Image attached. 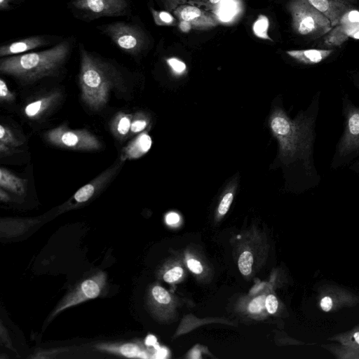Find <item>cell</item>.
Segmentation results:
<instances>
[{
    "instance_id": "obj_1",
    "label": "cell",
    "mask_w": 359,
    "mask_h": 359,
    "mask_svg": "<svg viewBox=\"0 0 359 359\" xmlns=\"http://www.w3.org/2000/svg\"><path fill=\"white\" fill-rule=\"evenodd\" d=\"M320 95L317 91L308 107L294 118L281 108L276 109L270 118L271 130L279 144L278 160L299 192L313 189L321 182L314 159Z\"/></svg>"
},
{
    "instance_id": "obj_2",
    "label": "cell",
    "mask_w": 359,
    "mask_h": 359,
    "mask_svg": "<svg viewBox=\"0 0 359 359\" xmlns=\"http://www.w3.org/2000/svg\"><path fill=\"white\" fill-rule=\"evenodd\" d=\"M70 48L66 40L43 51L6 57L0 61V72L23 83L54 76L65 63Z\"/></svg>"
},
{
    "instance_id": "obj_3",
    "label": "cell",
    "mask_w": 359,
    "mask_h": 359,
    "mask_svg": "<svg viewBox=\"0 0 359 359\" xmlns=\"http://www.w3.org/2000/svg\"><path fill=\"white\" fill-rule=\"evenodd\" d=\"M79 86L83 102L93 111L107 103L111 90L121 81L117 69L109 62L80 46Z\"/></svg>"
},
{
    "instance_id": "obj_4",
    "label": "cell",
    "mask_w": 359,
    "mask_h": 359,
    "mask_svg": "<svg viewBox=\"0 0 359 359\" xmlns=\"http://www.w3.org/2000/svg\"><path fill=\"white\" fill-rule=\"evenodd\" d=\"M341 114L344 127L330 163L332 170L348 166L359 157V106L347 93L341 97Z\"/></svg>"
},
{
    "instance_id": "obj_5",
    "label": "cell",
    "mask_w": 359,
    "mask_h": 359,
    "mask_svg": "<svg viewBox=\"0 0 359 359\" xmlns=\"http://www.w3.org/2000/svg\"><path fill=\"white\" fill-rule=\"evenodd\" d=\"M286 8L292 29L298 35L317 39L332 28L330 20L307 0H287Z\"/></svg>"
},
{
    "instance_id": "obj_6",
    "label": "cell",
    "mask_w": 359,
    "mask_h": 359,
    "mask_svg": "<svg viewBox=\"0 0 359 359\" xmlns=\"http://www.w3.org/2000/svg\"><path fill=\"white\" fill-rule=\"evenodd\" d=\"M46 138L51 144L67 149L95 151L102 147L100 140L88 130H72L65 126L48 130Z\"/></svg>"
},
{
    "instance_id": "obj_7",
    "label": "cell",
    "mask_w": 359,
    "mask_h": 359,
    "mask_svg": "<svg viewBox=\"0 0 359 359\" xmlns=\"http://www.w3.org/2000/svg\"><path fill=\"white\" fill-rule=\"evenodd\" d=\"M107 276L103 271H98L81 281L74 287L54 309L48 319L51 321L64 310L79 304L89 299L97 298L107 284Z\"/></svg>"
},
{
    "instance_id": "obj_8",
    "label": "cell",
    "mask_w": 359,
    "mask_h": 359,
    "mask_svg": "<svg viewBox=\"0 0 359 359\" xmlns=\"http://www.w3.org/2000/svg\"><path fill=\"white\" fill-rule=\"evenodd\" d=\"M101 29L118 48L130 55L138 54L145 47V34L132 24L116 22L101 27Z\"/></svg>"
},
{
    "instance_id": "obj_9",
    "label": "cell",
    "mask_w": 359,
    "mask_h": 359,
    "mask_svg": "<svg viewBox=\"0 0 359 359\" xmlns=\"http://www.w3.org/2000/svg\"><path fill=\"white\" fill-rule=\"evenodd\" d=\"M317 302L321 311L332 313L359 304V296L337 285L324 284L318 287Z\"/></svg>"
},
{
    "instance_id": "obj_10",
    "label": "cell",
    "mask_w": 359,
    "mask_h": 359,
    "mask_svg": "<svg viewBox=\"0 0 359 359\" xmlns=\"http://www.w3.org/2000/svg\"><path fill=\"white\" fill-rule=\"evenodd\" d=\"M72 6L95 18L122 16L126 15L129 9L127 0H74Z\"/></svg>"
},
{
    "instance_id": "obj_11",
    "label": "cell",
    "mask_w": 359,
    "mask_h": 359,
    "mask_svg": "<svg viewBox=\"0 0 359 359\" xmlns=\"http://www.w3.org/2000/svg\"><path fill=\"white\" fill-rule=\"evenodd\" d=\"M123 162H117L81 187L69 201L70 208L84 204L98 194L118 172Z\"/></svg>"
},
{
    "instance_id": "obj_12",
    "label": "cell",
    "mask_w": 359,
    "mask_h": 359,
    "mask_svg": "<svg viewBox=\"0 0 359 359\" xmlns=\"http://www.w3.org/2000/svg\"><path fill=\"white\" fill-rule=\"evenodd\" d=\"M172 13L178 20L190 22L194 29H208L219 24V18L215 13L187 3L179 6Z\"/></svg>"
},
{
    "instance_id": "obj_13",
    "label": "cell",
    "mask_w": 359,
    "mask_h": 359,
    "mask_svg": "<svg viewBox=\"0 0 359 359\" xmlns=\"http://www.w3.org/2000/svg\"><path fill=\"white\" fill-rule=\"evenodd\" d=\"M324 14L332 27L339 25L342 17L351 10L355 0H307Z\"/></svg>"
},
{
    "instance_id": "obj_14",
    "label": "cell",
    "mask_w": 359,
    "mask_h": 359,
    "mask_svg": "<svg viewBox=\"0 0 359 359\" xmlns=\"http://www.w3.org/2000/svg\"><path fill=\"white\" fill-rule=\"evenodd\" d=\"M285 53L299 64L315 65L326 60L334 53V49L310 48L290 50Z\"/></svg>"
},
{
    "instance_id": "obj_15",
    "label": "cell",
    "mask_w": 359,
    "mask_h": 359,
    "mask_svg": "<svg viewBox=\"0 0 359 359\" xmlns=\"http://www.w3.org/2000/svg\"><path fill=\"white\" fill-rule=\"evenodd\" d=\"M152 140L147 132H142L133 139L126 147L121 154V161L133 160L142 157L150 149Z\"/></svg>"
},
{
    "instance_id": "obj_16",
    "label": "cell",
    "mask_w": 359,
    "mask_h": 359,
    "mask_svg": "<svg viewBox=\"0 0 359 359\" xmlns=\"http://www.w3.org/2000/svg\"><path fill=\"white\" fill-rule=\"evenodd\" d=\"M46 43V39L42 36L27 37L1 46L0 48V56L8 57L20 55V53L43 46Z\"/></svg>"
},
{
    "instance_id": "obj_17",
    "label": "cell",
    "mask_w": 359,
    "mask_h": 359,
    "mask_svg": "<svg viewBox=\"0 0 359 359\" xmlns=\"http://www.w3.org/2000/svg\"><path fill=\"white\" fill-rule=\"evenodd\" d=\"M36 219L20 218H1V236L11 238L24 233L31 226L38 223Z\"/></svg>"
},
{
    "instance_id": "obj_18",
    "label": "cell",
    "mask_w": 359,
    "mask_h": 359,
    "mask_svg": "<svg viewBox=\"0 0 359 359\" xmlns=\"http://www.w3.org/2000/svg\"><path fill=\"white\" fill-rule=\"evenodd\" d=\"M97 348L128 358H147V353L136 343L102 344Z\"/></svg>"
},
{
    "instance_id": "obj_19",
    "label": "cell",
    "mask_w": 359,
    "mask_h": 359,
    "mask_svg": "<svg viewBox=\"0 0 359 359\" xmlns=\"http://www.w3.org/2000/svg\"><path fill=\"white\" fill-rule=\"evenodd\" d=\"M0 187L16 195L22 196L26 190V180L15 175L6 168H1Z\"/></svg>"
},
{
    "instance_id": "obj_20",
    "label": "cell",
    "mask_w": 359,
    "mask_h": 359,
    "mask_svg": "<svg viewBox=\"0 0 359 359\" xmlns=\"http://www.w3.org/2000/svg\"><path fill=\"white\" fill-rule=\"evenodd\" d=\"M57 93L47 95L29 103L25 108V115L30 118H37L45 114L55 103Z\"/></svg>"
},
{
    "instance_id": "obj_21",
    "label": "cell",
    "mask_w": 359,
    "mask_h": 359,
    "mask_svg": "<svg viewBox=\"0 0 359 359\" xmlns=\"http://www.w3.org/2000/svg\"><path fill=\"white\" fill-rule=\"evenodd\" d=\"M349 37L350 35L344 26L339 24L333 27L323 36L321 45L323 48L333 49L334 48L340 47Z\"/></svg>"
},
{
    "instance_id": "obj_22",
    "label": "cell",
    "mask_w": 359,
    "mask_h": 359,
    "mask_svg": "<svg viewBox=\"0 0 359 359\" xmlns=\"http://www.w3.org/2000/svg\"><path fill=\"white\" fill-rule=\"evenodd\" d=\"M133 117L132 114L124 112H119L114 116L111 123V130L116 138L123 140L128 136Z\"/></svg>"
},
{
    "instance_id": "obj_23",
    "label": "cell",
    "mask_w": 359,
    "mask_h": 359,
    "mask_svg": "<svg viewBox=\"0 0 359 359\" xmlns=\"http://www.w3.org/2000/svg\"><path fill=\"white\" fill-rule=\"evenodd\" d=\"M322 347L329 351L337 359H359V348L347 344H329Z\"/></svg>"
},
{
    "instance_id": "obj_24",
    "label": "cell",
    "mask_w": 359,
    "mask_h": 359,
    "mask_svg": "<svg viewBox=\"0 0 359 359\" xmlns=\"http://www.w3.org/2000/svg\"><path fill=\"white\" fill-rule=\"evenodd\" d=\"M328 340L359 348V324L351 330L330 337Z\"/></svg>"
},
{
    "instance_id": "obj_25",
    "label": "cell",
    "mask_w": 359,
    "mask_h": 359,
    "mask_svg": "<svg viewBox=\"0 0 359 359\" xmlns=\"http://www.w3.org/2000/svg\"><path fill=\"white\" fill-rule=\"evenodd\" d=\"M154 21L158 26H177L179 20L168 11H157L150 8Z\"/></svg>"
},
{
    "instance_id": "obj_26",
    "label": "cell",
    "mask_w": 359,
    "mask_h": 359,
    "mask_svg": "<svg viewBox=\"0 0 359 359\" xmlns=\"http://www.w3.org/2000/svg\"><path fill=\"white\" fill-rule=\"evenodd\" d=\"M269 20L265 15H259L252 26V30L257 36L272 41L268 34Z\"/></svg>"
},
{
    "instance_id": "obj_27",
    "label": "cell",
    "mask_w": 359,
    "mask_h": 359,
    "mask_svg": "<svg viewBox=\"0 0 359 359\" xmlns=\"http://www.w3.org/2000/svg\"><path fill=\"white\" fill-rule=\"evenodd\" d=\"M0 142L13 147H19L22 144L9 128L3 125L0 126Z\"/></svg>"
},
{
    "instance_id": "obj_28",
    "label": "cell",
    "mask_w": 359,
    "mask_h": 359,
    "mask_svg": "<svg viewBox=\"0 0 359 359\" xmlns=\"http://www.w3.org/2000/svg\"><path fill=\"white\" fill-rule=\"evenodd\" d=\"M252 264L253 257L251 252L245 251L240 255L238 264L243 275L247 276L251 273Z\"/></svg>"
},
{
    "instance_id": "obj_29",
    "label": "cell",
    "mask_w": 359,
    "mask_h": 359,
    "mask_svg": "<svg viewBox=\"0 0 359 359\" xmlns=\"http://www.w3.org/2000/svg\"><path fill=\"white\" fill-rule=\"evenodd\" d=\"M151 295L153 300L159 304H168L171 301L169 293L159 285H155L151 288Z\"/></svg>"
},
{
    "instance_id": "obj_30",
    "label": "cell",
    "mask_w": 359,
    "mask_h": 359,
    "mask_svg": "<svg viewBox=\"0 0 359 359\" xmlns=\"http://www.w3.org/2000/svg\"><path fill=\"white\" fill-rule=\"evenodd\" d=\"M166 62L172 72L175 75H182L187 70L186 64L183 61L177 57L168 58L166 60Z\"/></svg>"
},
{
    "instance_id": "obj_31",
    "label": "cell",
    "mask_w": 359,
    "mask_h": 359,
    "mask_svg": "<svg viewBox=\"0 0 359 359\" xmlns=\"http://www.w3.org/2000/svg\"><path fill=\"white\" fill-rule=\"evenodd\" d=\"M147 120L140 114L133 116L130 127L131 133L142 132L147 128Z\"/></svg>"
},
{
    "instance_id": "obj_32",
    "label": "cell",
    "mask_w": 359,
    "mask_h": 359,
    "mask_svg": "<svg viewBox=\"0 0 359 359\" xmlns=\"http://www.w3.org/2000/svg\"><path fill=\"white\" fill-rule=\"evenodd\" d=\"M222 0H187V4L198 7H205L206 11L216 10Z\"/></svg>"
},
{
    "instance_id": "obj_33",
    "label": "cell",
    "mask_w": 359,
    "mask_h": 359,
    "mask_svg": "<svg viewBox=\"0 0 359 359\" xmlns=\"http://www.w3.org/2000/svg\"><path fill=\"white\" fill-rule=\"evenodd\" d=\"M0 99L1 102H10L15 100V95L8 88L3 79H0Z\"/></svg>"
},
{
    "instance_id": "obj_34",
    "label": "cell",
    "mask_w": 359,
    "mask_h": 359,
    "mask_svg": "<svg viewBox=\"0 0 359 359\" xmlns=\"http://www.w3.org/2000/svg\"><path fill=\"white\" fill-rule=\"evenodd\" d=\"M183 273V270L180 266H175L166 271L163 278L165 282L172 283L177 280Z\"/></svg>"
},
{
    "instance_id": "obj_35",
    "label": "cell",
    "mask_w": 359,
    "mask_h": 359,
    "mask_svg": "<svg viewBox=\"0 0 359 359\" xmlns=\"http://www.w3.org/2000/svg\"><path fill=\"white\" fill-rule=\"evenodd\" d=\"M264 307H266V297L264 296H259L250 303L248 309L251 313H259Z\"/></svg>"
},
{
    "instance_id": "obj_36",
    "label": "cell",
    "mask_w": 359,
    "mask_h": 359,
    "mask_svg": "<svg viewBox=\"0 0 359 359\" xmlns=\"http://www.w3.org/2000/svg\"><path fill=\"white\" fill-rule=\"evenodd\" d=\"M233 198V194L232 192H228L224 196L218 207V212L221 215H224L227 212Z\"/></svg>"
},
{
    "instance_id": "obj_37",
    "label": "cell",
    "mask_w": 359,
    "mask_h": 359,
    "mask_svg": "<svg viewBox=\"0 0 359 359\" xmlns=\"http://www.w3.org/2000/svg\"><path fill=\"white\" fill-rule=\"evenodd\" d=\"M67 349L66 348H56V349H50L47 351H41L36 353L33 358H50L53 357L54 355L59 354L63 351H66Z\"/></svg>"
},
{
    "instance_id": "obj_38",
    "label": "cell",
    "mask_w": 359,
    "mask_h": 359,
    "mask_svg": "<svg viewBox=\"0 0 359 359\" xmlns=\"http://www.w3.org/2000/svg\"><path fill=\"white\" fill-rule=\"evenodd\" d=\"M278 307V302L276 297L273 294H269L266 297V308L269 313H275Z\"/></svg>"
},
{
    "instance_id": "obj_39",
    "label": "cell",
    "mask_w": 359,
    "mask_h": 359,
    "mask_svg": "<svg viewBox=\"0 0 359 359\" xmlns=\"http://www.w3.org/2000/svg\"><path fill=\"white\" fill-rule=\"evenodd\" d=\"M0 336H1V343L4 344L8 348L15 351V349L13 348V347L12 346V342L9 337L7 330L4 326V324L2 323V322H1V325H0Z\"/></svg>"
},
{
    "instance_id": "obj_40",
    "label": "cell",
    "mask_w": 359,
    "mask_h": 359,
    "mask_svg": "<svg viewBox=\"0 0 359 359\" xmlns=\"http://www.w3.org/2000/svg\"><path fill=\"white\" fill-rule=\"evenodd\" d=\"M168 11H173L177 7L187 3V0H162Z\"/></svg>"
},
{
    "instance_id": "obj_41",
    "label": "cell",
    "mask_w": 359,
    "mask_h": 359,
    "mask_svg": "<svg viewBox=\"0 0 359 359\" xmlns=\"http://www.w3.org/2000/svg\"><path fill=\"white\" fill-rule=\"evenodd\" d=\"M187 266L189 269L195 273H201L203 271L201 264L194 259H189L187 261Z\"/></svg>"
},
{
    "instance_id": "obj_42",
    "label": "cell",
    "mask_w": 359,
    "mask_h": 359,
    "mask_svg": "<svg viewBox=\"0 0 359 359\" xmlns=\"http://www.w3.org/2000/svg\"><path fill=\"white\" fill-rule=\"evenodd\" d=\"M178 27L180 30L184 33L189 32L192 29V25L190 22L184 20H178Z\"/></svg>"
},
{
    "instance_id": "obj_43",
    "label": "cell",
    "mask_w": 359,
    "mask_h": 359,
    "mask_svg": "<svg viewBox=\"0 0 359 359\" xmlns=\"http://www.w3.org/2000/svg\"><path fill=\"white\" fill-rule=\"evenodd\" d=\"M165 220L168 224L173 225L179 222L180 217L178 214L172 212L166 215Z\"/></svg>"
},
{
    "instance_id": "obj_44",
    "label": "cell",
    "mask_w": 359,
    "mask_h": 359,
    "mask_svg": "<svg viewBox=\"0 0 359 359\" xmlns=\"http://www.w3.org/2000/svg\"><path fill=\"white\" fill-rule=\"evenodd\" d=\"M15 151V148L0 142V153L1 155L11 154Z\"/></svg>"
},
{
    "instance_id": "obj_45",
    "label": "cell",
    "mask_w": 359,
    "mask_h": 359,
    "mask_svg": "<svg viewBox=\"0 0 359 359\" xmlns=\"http://www.w3.org/2000/svg\"><path fill=\"white\" fill-rule=\"evenodd\" d=\"M348 168L352 172L359 174V159L355 160L352 163H351Z\"/></svg>"
},
{
    "instance_id": "obj_46",
    "label": "cell",
    "mask_w": 359,
    "mask_h": 359,
    "mask_svg": "<svg viewBox=\"0 0 359 359\" xmlns=\"http://www.w3.org/2000/svg\"><path fill=\"white\" fill-rule=\"evenodd\" d=\"M0 200L1 202H8L11 200L9 195L1 187L0 189Z\"/></svg>"
},
{
    "instance_id": "obj_47",
    "label": "cell",
    "mask_w": 359,
    "mask_h": 359,
    "mask_svg": "<svg viewBox=\"0 0 359 359\" xmlns=\"http://www.w3.org/2000/svg\"><path fill=\"white\" fill-rule=\"evenodd\" d=\"M156 342V338L153 335H149L145 340V344L147 346H155Z\"/></svg>"
},
{
    "instance_id": "obj_48",
    "label": "cell",
    "mask_w": 359,
    "mask_h": 359,
    "mask_svg": "<svg viewBox=\"0 0 359 359\" xmlns=\"http://www.w3.org/2000/svg\"><path fill=\"white\" fill-rule=\"evenodd\" d=\"M15 0H0L1 10L7 9L9 7L10 2Z\"/></svg>"
},
{
    "instance_id": "obj_49",
    "label": "cell",
    "mask_w": 359,
    "mask_h": 359,
    "mask_svg": "<svg viewBox=\"0 0 359 359\" xmlns=\"http://www.w3.org/2000/svg\"><path fill=\"white\" fill-rule=\"evenodd\" d=\"M167 355V351L165 348H159L156 353V357L159 358H163Z\"/></svg>"
},
{
    "instance_id": "obj_50",
    "label": "cell",
    "mask_w": 359,
    "mask_h": 359,
    "mask_svg": "<svg viewBox=\"0 0 359 359\" xmlns=\"http://www.w3.org/2000/svg\"><path fill=\"white\" fill-rule=\"evenodd\" d=\"M354 84L356 86V88L359 90V76L356 78V79L354 81Z\"/></svg>"
}]
</instances>
